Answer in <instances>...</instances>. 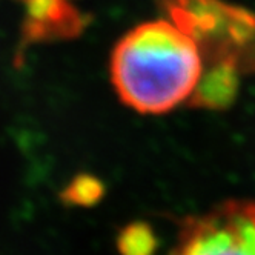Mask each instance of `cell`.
Instances as JSON below:
<instances>
[{
  "label": "cell",
  "instance_id": "obj_1",
  "mask_svg": "<svg viewBox=\"0 0 255 255\" xmlns=\"http://www.w3.org/2000/svg\"><path fill=\"white\" fill-rule=\"evenodd\" d=\"M203 74L197 42L171 19L135 26L111 56V80L119 97L141 114H165L192 102Z\"/></svg>",
  "mask_w": 255,
  "mask_h": 255
},
{
  "label": "cell",
  "instance_id": "obj_2",
  "mask_svg": "<svg viewBox=\"0 0 255 255\" xmlns=\"http://www.w3.org/2000/svg\"><path fill=\"white\" fill-rule=\"evenodd\" d=\"M169 19L191 34L205 60L192 103L225 106L237 88V72L255 63V14L225 0H160Z\"/></svg>",
  "mask_w": 255,
  "mask_h": 255
},
{
  "label": "cell",
  "instance_id": "obj_3",
  "mask_svg": "<svg viewBox=\"0 0 255 255\" xmlns=\"http://www.w3.org/2000/svg\"><path fill=\"white\" fill-rule=\"evenodd\" d=\"M172 255H255V200H229L186 220Z\"/></svg>",
  "mask_w": 255,
  "mask_h": 255
},
{
  "label": "cell",
  "instance_id": "obj_4",
  "mask_svg": "<svg viewBox=\"0 0 255 255\" xmlns=\"http://www.w3.org/2000/svg\"><path fill=\"white\" fill-rule=\"evenodd\" d=\"M26 2L29 6V17L34 25L35 34H49L52 28L49 19H52L56 31H62L56 19L66 17V19L74 23L79 22L74 20V17H72V6L68 3V0H26Z\"/></svg>",
  "mask_w": 255,
  "mask_h": 255
},
{
  "label": "cell",
  "instance_id": "obj_5",
  "mask_svg": "<svg viewBox=\"0 0 255 255\" xmlns=\"http://www.w3.org/2000/svg\"><path fill=\"white\" fill-rule=\"evenodd\" d=\"M155 240L149 229L134 226L126 229L120 239V248L125 255H151Z\"/></svg>",
  "mask_w": 255,
  "mask_h": 255
},
{
  "label": "cell",
  "instance_id": "obj_6",
  "mask_svg": "<svg viewBox=\"0 0 255 255\" xmlns=\"http://www.w3.org/2000/svg\"><path fill=\"white\" fill-rule=\"evenodd\" d=\"M72 191V200H76L79 203H88L94 202L97 198V194L100 189L97 188V183L94 180H85V181H77L74 188H71Z\"/></svg>",
  "mask_w": 255,
  "mask_h": 255
}]
</instances>
